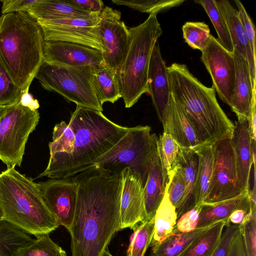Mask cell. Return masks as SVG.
I'll use <instances>...</instances> for the list:
<instances>
[{
  "mask_svg": "<svg viewBox=\"0 0 256 256\" xmlns=\"http://www.w3.org/2000/svg\"><path fill=\"white\" fill-rule=\"evenodd\" d=\"M226 226L224 233L210 256H228L232 239L240 230V227L238 225L230 223Z\"/></svg>",
  "mask_w": 256,
  "mask_h": 256,
  "instance_id": "ee69618b",
  "label": "cell"
},
{
  "mask_svg": "<svg viewBox=\"0 0 256 256\" xmlns=\"http://www.w3.org/2000/svg\"><path fill=\"white\" fill-rule=\"evenodd\" d=\"M249 192H244L234 198L216 203L202 204L196 228L210 226L222 220L229 224L228 220L230 214L246 194Z\"/></svg>",
  "mask_w": 256,
  "mask_h": 256,
  "instance_id": "f1b7e54d",
  "label": "cell"
},
{
  "mask_svg": "<svg viewBox=\"0 0 256 256\" xmlns=\"http://www.w3.org/2000/svg\"><path fill=\"white\" fill-rule=\"evenodd\" d=\"M37 0H2V14L18 12H28Z\"/></svg>",
  "mask_w": 256,
  "mask_h": 256,
  "instance_id": "bcb514c9",
  "label": "cell"
},
{
  "mask_svg": "<svg viewBox=\"0 0 256 256\" xmlns=\"http://www.w3.org/2000/svg\"><path fill=\"white\" fill-rule=\"evenodd\" d=\"M202 206H196L184 213L177 220L174 228L181 232H190L196 228Z\"/></svg>",
  "mask_w": 256,
  "mask_h": 256,
  "instance_id": "7bdbcfd3",
  "label": "cell"
},
{
  "mask_svg": "<svg viewBox=\"0 0 256 256\" xmlns=\"http://www.w3.org/2000/svg\"><path fill=\"white\" fill-rule=\"evenodd\" d=\"M158 140L157 136L151 134L150 127L148 126L129 128L126 134L111 149L82 168L78 173L96 166L112 174H120L128 168L144 186Z\"/></svg>",
  "mask_w": 256,
  "mask_h": 256,
  "instance_id": "52a82bcc",
  "label": "cell"
},
{
  "mask_svg": "<svg viewBox=\"0 0 256 256\" xmlns=\"http://www.w3.org/2000/svg\"><path fill=\"white\" fill-rule=\"evenodd\" d=\"M158 142L156 144L144 186V222L154 218L156 211L164 196L168 176L162 165Z\"/></svg>",
  "mask_w": 256,
  "mask_h": 256,
  "instance_id": "44dd1931",
  "label": "cell"
},
{
  "mask_svg": "<svg viewBox=\"0 0 256 256\" xmlns=\"http://www.w3.org/2000/svg\"><path fill=\"white\" fill-rule=\"evenodd\" d=\"M236 78L233 98L230 106L238 121L249 122L253 98L249 67L247 60L234 50Z\"/></svg>",
  "mask_w": 256,
  "mask_h": 256,
  "instance_id": "ffe728a7",
  "label": "cell"
},
{
  "mask_svg": "<svg viewBox=\"0 0 256 256\" xmlns=\"http://www.w3.org/2000/svg\"><path fill=\"white\" fill-rule=\"evenodd\" d=\"M46 205L60 225L68 230L72 224L76 202L78 184L74 177L50 178L38 183Z\"/></svg>",
  "mask_w": 256,
  "mask_h": 256,
  "instance_id": "5bb4252c",
  "label": "cell"
},
{
  "mask_svg": "<svg viewBox=\"0 0 256 256\" xmlns=\"http://www.w3.org/2000/svg\"><path fill=\"white\" fill-rule=\"evenodd\" d=\"M210 226L186 232H179L174 228L170 234L152 246L149 256H180Z\"/></svg>",
  "mask_w": 256,
  "mask_h": 256,
  "instance_id": "cb8c5ba5",
  "label": "cell"
},
{
  "mask_svg": "<svg viewBox=\"0 0 256 256\" xmlns=\"http://www.w3.org/2000/svg\"><path fill=\"white\" fill-rule=\"evenodd\" d=\"M200 4L210 18L218 34V40L227 50H234L226 22L216 5V0H198L194 1Z\"/></svg>",
  "mask_w": 256,
  "mask_h": 256,
  "instance_id": "d6a6232c",
  "label": "cell"
},
{
  "mask_svg": "<svg viewBox=\"0 0 256 256\" xmlns=\"http://www.w3.org/2000/svg\"><path fill=\"white\" fill-rule=\"evenodd\" d=\"M24 94L0 62V105L14 104L21 100Z\"/></svg>",
  "mask_w": 256,
  "mask_h": 256,
  "instance_id": "f35d334b",
  "label": "cell"
},
{
  "mask_svg": "<svg viewBox=\"0 0 256 256\" xmlns=\"http://www.w3.org/2000/svg\"><path fill=\"white\" fill-rule=\"evenodd\" d=\"M185 190V182L180 166L168 176L167 183V191L169 198L176 210L182 204Z\"/></svg>",
  "mask_w": 256,
  "mask_h": 256,
  "instance_id": "60d3db41",
  "label": "cell"
},
{
  "mask_svg": "<svg viewBox=\"0 0 256 256\" xmlns=\"http://www.w3.org/2000/svg\"><path fill=\"white\" fill-rule=\"evenodd\" d=\"M3 218H4V214L2 210V208H1V206L0 205V222H1L2 220H3Z\"/></svg>",
  "mask_w": 256,
  "mask_h": 256,
  "instance_id": "f5cc1de1",
  "label": "cell"
},
{
  "mask_svg": "<svg viewBox=\"0 0 256 256\" xmlns=\"http://www.w3.org/2000/svg\"><path fill=\"white\" fill-rule=\"evenodd\" d=\"M100 14L38 21L45 41H62L103 48L99 35Z\"/></svg>",
  "mask_w": 256,
  "mask_h": 256,
  "instance_id": "8fae6325",
  "label": "cell"
},
{
  "mask_svg": "<svg viewBox=\"0 0 256 256\" xmlns=\"http://www.w3.org/2000/svg\"><path fill=\"white\" fill-rule=\"evenodd\" d=\"M170 96L190 118L202 146L232 136L234 123L220 106L214 88L202 84L186 64L167 67Z\"/></svg>",
  "mask_w": 256,
  "mask_h": 256,
  "instance_id": "3957f363",
  "label": "cell"
},
{
  "mask_svg": "<svg viewBox=\"0 0 256 256\" xmlns=\"http://www.w3.org/2000/svg\"><path fill=\"white\" fill-rule=\"evenodd\" d=\"M9 106H1L0 105V119L4 115Z\"/></svg>",
  "mask_w": 256,
  "mask_h": 256,
  "instance_id": "f907efd6",
  "label": "cell"
},
{
  "mask_svg": "<svg viewBox=\"0 0 256 256\" xmlns=\"http://www.w3.org/2000/svg\"><path fill=\"white\" fill-rule=\"evenodd\" d=\"M250 135L252 141L256 140V84L253 86V98L250 119L248 122Z\"/></svg>",
  "mask_w": 256,
  "mask_h": 256,
  "instance_id": "681fc988",
  "label": "cell"
},
{
  "mask_svg": "<svg viewBox=\"0 0 256 256\" xmlns=\"http://www.w3.org/2000/svg\"><path fill=\"white\" fill-rule=\"evenodd\" d=\"M162 124L164 132L170 134L180 147L195 151L202 146L200 136L190 118L172 97Z\"/></svg>",
  "mask_w": 256,
  "mask_h": 256,
  "instance_id": "d6986e66",
  "label": "cell"
},
{
  "mask_svg": "<svg viewBox=\"0 0 256 256\" xmlns=\"http://www.w3.org/2000/svg\"><path fill=\"white\" fill-rule=\"evenodd\" d=\"M198 159L195 186V206L204 204L210 188L212 169V152L211 146H200L194 151Z\"/></svg>",
  "mask_w": 256,
  "mask_h": 256,
  "instance_id": "83f0119b",
  "label": "cell"
},
{
  "mask_svg": "<svg viewBox=\"0 0 256 256\" xmlns=\"http://www.w3.org/2000/svg\"><path fill=\"white\" fill-rule=\"evenodd\" d=\"M244 245V256H256V208L239 226Z\"/></svg>",
  "mask_w": 256,
  "mask_h": 256,
  "instance_id": "ab89813d",
  "label": "cell"
},
{
  "mask_svg": "<svg viewBox=\"0 0 256 256\" xmlns=\"http://www.w3.org/2000/svg\"><path fill=\"white\" fill-rule=\"evenodd\" d=\"M211 147L212 169L204 202L206 204L224 200L243 193L238 188L236 164L232 137L218 140Z\"/></svg>",
  "mask_w": 256,
  "mask_h": 256,
  "instance_id": "30bf717a",
  "label": "cell"
},
{
  "mask_svg": "<svg viewBox=\"0 0 256 256\" xmlns=\"http://www.w3.org/2000/svg\"><path fill=\"white\" fill-rule=\"evenodd\" d=\"M183 0H112L118 5L128 6L141 12L150 14L165 12L180 6Z\"/></svg>",
  "mask_w": 256,
  "mask_h": 256,
  "instance_id": "74e56055",
  "label": "cell"
},
{
  "mask_svg": "<svg viewBox=\"0 0 256 256\" xmlns=\"http://www.w3.org/2000/svg\"><path fill=\"white\" fill-rule=\"evenodd\" d=\"M177 220L176 208L169 198L166 184L164 196L154 216V234L150 246L160 242L170 234Z\"/></svg>",
  "mask_w": 256,
  "mask_h": 256,
  "instance_id": "f546056e",
  "label": "cell"
},
{
  "mask_svg": "<svg viewBox=\"0 0 256 256\" xmlns=\"http://www.w3.org/2000/svg\"><path fill=\"white\" fill-rule=\"evenodd\" d=\"M198 159L196 152L192 150L182 148L180 166L184 178L186 190L181 206L176 210L178 220L186 212L195 206L194 194Z\"/></svg>",
  "mask_w": 256,
  "mask_h": 256,
  "instance_id": "d4e9b609",
  "label": "cell"
},
{
  "mask_svg": "<svg viewBox=\"0 0 256 256\" xmlns=\"http://www.w3.org/2000/svg\"><path fill=\"white\" fill-rule=\"evenodd\" d=\"M93 81L97 98L102 106L106 102L114 104L122 98L116 72L106 64L94 68Z\"/></svg>",
  "mask_w": 256,
  "mask_h": 256,
  "instance_id": "484cf974",
  "label": "cell"
},
{
  "mask_svg": "<svg viewBox=\"0 0 256 256\" xmlns=\"http://www.w3.org/2000/svg\"><path fill=\"white\" fill-rule=\"evenodd\" d=\"M121 174L122 184L118 231L126 228L134 230L139 222L144 220V186L128 168Z\"/></svg>",
  "mask_w": 256,
  "mask_h": 256,
  "instance_id": "2e32d148",
  "label": "cell"
},
{
  "mask_svg": "<svg viewBox=\"0 0 256 256\" xmlns=\"http://www.w3.org/2000/svg\"><path fill=\"white\" fill-rule=\"evenodd\" d=\"M157 14H150L142 23L129 28L130 42L116 72L122 98L126 108L148 93L150 63L154 47L162 31Z\"/></svg>",
  "mask_w": 256,
  "mask_h": 256,
  "instance_id": "8992f818",
  "label": "cell"
},
{
  "mask_svg": "<svg viewBox=\"0 0 256 256\" xmlns=\"http://www.w3.org/2000/svg\"><path fill=\"white\" fill-rule=\"evenodd\" d=\"M154 230V218L138 226L131 236L127 256H144L147 248L150 246Z\"/></svg>",
  "mask_w": 256,
  "mask_h": 256,
  "instance_id": "e575fe53",
  "label": "cell"
},
{
  "mask_svg": "<svg viewBox=\"0 0 256 256\" xmlns=\"http://www.w3.org/2000/svg\"><path fill=\"white\" fill-rule=\"evenodd\" d=\"M94 68L58 65L43 62L35 78L42 87L56 92L76 106L102 112L94 89Z\"/></svg>",
  "mask_w": 256,
  "mask_h": 256,
  "instance_id": "9c48e42d",
  "label": "cell"
},
{
  "mask_svg": "<svg viewBox=\"0 0 256 256\" xmlns=\"http://www.w3.org/2000/svg\"><path fill=\"white\" fill-rule=\"evenodd\" d=\"M75 134L68 124L64 121L55 125L52 141L49 142L50 156L71 154L74 150Z\"/></svg>",
  "mask_w": 256,
  "mask_h": 256,
  "instance_id": "836d02e7",
  "label": "cell"
},
{
  "mask_svg": "<svg viewBox=\"0 0 256 256\" xmlns=\"http://www.w3.org/2000/svg\"><path fill=\"white\" fill-rule=\"evenodd\" d=\"M76 209L68 230L72 256H102L120 224L122 174L94 166L73 176Z\"/></svg>",
  "mask_w": 256,
  "mask_h": 256,
  "instance_id": "6da1fadb",
  "label": "cell"
},
{
  "mask_svg": "<svg viewBox=\"0 0 256 256\" xmlns=\"http://www.w3.org/2000/svg\"><path fill=\"white\" fill-rule=\"evenodd\" d=\"M244 254L242 238L239 230L232 239L228 256H244Z\"/></svg>",
  "mask_w": 256,
  "mask_h": 256,
  "instance_id": "c3c4849f",
  "label": "cell"
},
{
  "mask_svg": "<svg viewBox=\"0 0 256 256\" xmlns=\"http://www.w3.org/2000/svg\"><path fill=\"white\" fill-rule=\"evenodd\" d=\"M16 166L0 173V205L3 220L36 237L49 234L60 224L42 197L38 183Z\"/></svg>",
  "mask_w": 256,
  "mask_h": 256,
  "instance_id": "5b68a950",
  "label": "cell"
},
{
  "mask_svg": "<svg viewBox=\"0 0 256 256\" xmlns=\"http://www.w3.org/2000/svg\"><path fill=\"white\" fill-rule=\"evenodd\" d=\"M38 108V100L24 94L0 119V160L8 168L20 166L26 144L39 122Z\"/></svg>",
  "mask_w": 256,
  "mask_h": 256,
  "instance_id": "ba28073f",
  "label": "cell"
},
{
  "mask_svg": "<svg viewBox=\"0 0 256 256\" xmlns=\"http://www.w3.org/2000/svg\"><path fill=\"white\" fill-rule=\"evenodd\" d=\"M254 207L256 205L252 204L250 198L249 192L246 194L230 214L228 220V222L234 224L240 225Z\"/></svg>",
  "mask_w": 256,
  "mask_h": 256,
  "instance_id": "f6af8a7d",
  "label": "cell"
},
{
  "mask_svg": "<svg viewBox=\"0 0 256 256\" xmlns=\"http://www.w3.org/2000/svg\"><path fill=\"white\" fill-rule=\"evenodd\" d=\"M226 222H218L198 236L180 256H210L218 246Z\"/></svg>",
  "mask_w": 256,
  "mask_h": 256,
  "instance_id": "4dcf8cb0",
  "label": "cell"
},
{
  "mask_svg": "<svg viewBox=\"0 0 256 256\" xmlns=\"http://www.w3.org/2000/svg\"><path fill=\"white\" fill-rule=\"evenodd\" d=\"M200 60L210 76L212 86L220 100L230 106L236 78L233 52L225 49L217 38L210 34Z\"/></svg>",
  "mask_w": 256,
  "mask_h": 256,
  "instance_id": "7c38bea8",
  "label": "cell"
},
{
  "mask_svg": "<svg viewBox=\"0 0 256 256\" xmlns=\"http://www.w3.org/2000/svg\"><path fill=\"white\" fill-rule=\"evenodd\" d=\"M148 94L160 120L164 122L171 97L167 66L157 42L152 50L148 78Z\"/></svg>",
  "mask_w": 256,
  "mask_h": 256,
  "instance_id": "ac0fdd59",
  "label": "cell"
},
{
  "mask_svg": "<svg viewBox=\"0 0 256 256\" xmlns=\"http://www.w3.org/2000/svg\"><path fill=\"white\" fill-rule=\"evenodd\" d=\"M68 124L75 134L72 152L50 156L46 168L38 178H62L74 176L111 149L129 129L111 121L102 112L78 106Z\"/></svg>",
  "mask_w": 256,
  "mask_h": 256,
  "instance_id": "7a4b0ae2",
  "label": "cell"
},
{
  "mask_svg": "<svg viewBox=\"0 0 256 256\" xmlns=\"http://www.w3.org/2000/svg\"><path fill=\"white\" fill-rule=\"evenodd\" d=\"M18 256H67L66 252L49 236V234L36 237L30 244L21 248Z\"/></svg>",
  "mask_w": 256,
  "mask_h": 256,
  "instance_id": "d590c367",
  "label": "cell"
},
{
  "mask_svg": "<svg viewBox=\"0 0 256 256\" xmlns=\"http://www.w3.org/2000/svg\"><path fill=\"white\" fill-rule=\"evenodd\" d=\"M183 38L192 48L201 52L206 46L210 34L209 26L204 22H188L182 26Z\"/></svg>",
  "mask_w": 256,
  "mask_h": 256,
  "instance_id": "8d00e7d4",
  "label": "cell"
},
{
  "mask_svg": "<svg viewBox=\"0 0 256 256\" xmlns=\"http://www.w3.org/2000/svg\"><path fill=\"white\" fill-rule=\"evenodd\" d=\"M42 28L26 12L0 17V62L24 94L44 62Z\"/></svg>",
  "mask_w": 256,
  "mask_h": 256,
  "instance_id": "277c9868",
  "label": "cell"
},
{
  "mask_svg": "<svg viewBox=\"0 0 256 256\" xmlns=\"http://www.w3.org/2000/svg\"><path fill=\"white\" fill-rule=\"evenodd\" d=\"M234 2L238 8V16L242 24L252 58L256 61V32L254 26L244 5L238 0Z\"/></svg>",
  "mask_w": 256,
  "mask_h": 256,
  "instance_id": "b9f144b4",
  "label": "cell"
},
{
  "mask_svg": "<svg viewBox=\"0 0 256 256\" xmlns=\"http://www.w3.org/2000/svg\"><path fill=\"white\" fill-rule=\"evenodd\" d=\"M34 240L21 228L4 220L0 222V256H18L21 248Z\"/></svg>",
  "mask_w": 256,
  "mask_h": 256,
  "instance_id": "4316f807",
  "label": "cell"
},
{
  "mask_svg": "<svg viewBox=\"0 0 256 256\" xmlns=\"http://www.w3.org/2000/svg\"><path fill=\"white\" fill-rule=\"evenodd\" d=\"M102 256H113L110 252L108 248L104 250Z\"/></svg>",
  "mask_w": 256,
  "mask_h": 256,
  "instance_id": "816d5d0a",
  "label": "cell"
},
{
  "mask_svg": "<svg viewBox=\"0 0 256 256\" xmlns=\"http://www.w3.org/2000/svg\"><path fill=\"white\" fill-rule=\"evenodd\" d=\"M72 0L92 14H100L104 8V2L100 0Z\"/></svg>",
  "mask_w": 256,
  "mask_h": 256,
  "instance_id": "7dc6e473",
  "label": "cell"
},
{
  "mask_svg": "<svg viewBox=\"0 0 256 256\" xmlns=\"http://www.w3.org/2000/svg\"><path fill=\"white\" fill-rule=\"evenodd\" d=\"M44 62L58 65L88 66L96 68L104 64L102 54L84 45L62 41H45Z\"/></svg>",
  "mask_w": 256,
  "mask_h": 256,
  "instance_id": "9a60e30c",
  "label": "cell"
},
{
  "mask_svg": "<svg viewBox=\"0 0 256 256\" xmlns=\"http://www.w3.org/2000/svg\"><path fill=\"white\" fill-rule=\"evenodd\" d=\"M99 35L104 64L116 73L126 54L129 29L121 20L120 11L106 6L100 14Z\"/></svg>",
  "mask_w": 256,
  "mask_h": 256,
  "instance_id": "4fadbf2b",
  "label": "cell"
},
{
  "mask_svg": "<svg viewBox=\"0 0 256 256\" xmlns=\"http://www.w3.org/2000/svg\"><path fill=\"white\" fill-rule=\"evenodd\" d=\"M158 145L160 160L168 179L180 166L182 148L170 134L164 132L158 138Z\"/></svg>",
  "mask_w": 256,
  "mask_h": 256,
  "instance_id": "1f68e13d",
  "label": "cell"
},
{
  "mask_svg": "<svg viewBox=\"0 0 256 256\" xmlns=\"http://www.w3.org/2000/svg\"><path fill=\"white\" fill-rule=\"evenodd\" d=\"M232 136L237 171L238 188L242 192H250L252 166L256 160V142L252 140L248 121L237 120Z\"/></svg>",
  "mask_w": 256,
  "mask_h": 256,
  "instance_id": "e0dca14e",
  "label": "cell"
},
{
  "mask_svg": "<svg viewBox=\"0 0 256 256\" xmlns=\"http://www.w3.org/2000/svg\"><path fill=\"white\" fill-rule=\"evenodd\" d=\"M216 2L226 22L234 50L247 60L253 88L256 84V63L252 58L238 11L227 0Z\"/></svg>",
  "mask_w": 256,
  "mask_h": 256,
  "instance_id": "7402d4cb",
  "label": "cell"
},
{
  "mask_svg": "<svg viewBox=\"0 0 256 256\" xmlns=\"http://www.w3.org/2000/svg\"><path fill=\"white\" fill-rule=\"evenodd\" d=\"M36 22L93 14L72 0H37L27 12Z\"/></svg>",
  "mask_w": 256,
  "mask_h": 256,
  "instance_id": "603a6c76",
  "label": "cell"
}]
</instances>
